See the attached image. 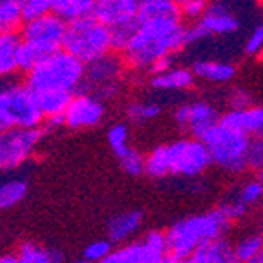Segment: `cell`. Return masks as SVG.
I'll return each mask as SVG.
<instances>
[{"label":"cell","mask_w":263,"mask_h":263,"mask_svg":"<svg viewBox=\"0 0 263 263\" xmlns=\"http://www.w3.org/2000/svg\"><path fill=\"white\" fill-rule=\"evenodd\" d=\"M185 29L181 16H157L141 21L136 35L123 51L126 68L136 71L150 70L154 62L172 57L185 46Z\"/></svg>","instance_id":"1"},{"label":"cell","mask_w":263,"mask_h":263,"mask_svg":"<svg viewBox=\"0 0 263 263\" xmlns=\"http://www.w3.org/2000/svg\"><path fill=\"white\" fill-rule=\"evenodd\" d=\"M230 225L232 223L218 209L179 219L164 232L166 256H172L181 261L189 259L201 243L225 238Z\"/></svg>","instance_id":"2"},{"label":"cell","mask_w":263,"mask_h":263,"mask_svg":"<svg viewBox=\"0 0 263 263\" xmlns=\"http://www.w3.org/2000/svg\"><path fill=\"white\" fill-rule=\"evenodd\" d=\"M84 79V64L64 49L44 57L31 71L26 73V86L33 93L44 91H66L75 95L81 90Z\"/></svg>","instance_id":"3"},{"label":"cell","mask_w":263,"mask_h":263,"mask_svg":"<svg viewBox=\"0 0 263 263\" xmlns=\"http://www.w3.org/2000/svg\"><path fill=\"white\" fill-rule=\"evenodd\" d=\"M44 117L35 93L24 82L8 79L0 84V132L9 128H42Z\"/></svg>","instance_id":"4"},{"label":"cell","mask_w":263,"mask_h":263,"mask_svg":"<svg viewBox=\"0 0 263 263\" xmlns=\"http://www.w3.org/2000/svg\"><path fill=\"white\" fill-rule=\"evenodd\" d=\"M62 49L88 66L114 51L110 29L95 21L93 16L68 24Z\"/></svg>","instance_id":"5"},{"label":"cell","mask_w":263,"mask_h":263,"mask_svg":"<svg viewBox=\"0 0 263 263\" xmlns=\"http://www.w3.org/2000/svg\"><path fill=\"white\" fill-rule=\"evenodd\" d=\"M249 139L251 137L241 132L230 130V128L216 123L199 141L209 150L212 164L236 176V174H243L247 170L245 154Z\"/></svg>","instance_id":"6"},{"label":"cell","mask_w":263,"mask_h":263,"mask_svg":"<svg viewBox=\"0 0 263 263\" xmlns=\"http://www.w3.org/2000/svg\"><path fill=\"white\" fill-rule=\"evenodd\" d=\"M168 156V176L196 179L212 166V159L206 146L196 137L172 141L166 144Z\"/></svg>","instance_id":"7"},{"label":"cell","mask_w":263,"mask_h":263,"mask_svg":"<svg viewBox=\"0 0 263 263\" xmlns=\"http://www.w3.org/2000/svg\"><path fill=\"white\" fill-rule=\"evenodd\" d=\"M42 137V128H9L0 132V172L22 168L35 156Z\"/></svg>","instance_id":"8"},{"label":"cell","mask_w":263,"mask_h":263,"mask_svg":"<svg viewBox=\"0 0 263 263\" xmlns=\"http://www.w3.org/2000/svg\"><path fill=\"white\" fill-rule=\"evenodd\" d=\"M124 62L119 55H106L91 64L84 66V79H82L81 90L84 93H93L101 101H108L119 95L121 77L124 73Z\"/></svg>","instance_id":"9"},{"label":"cell","mask_w":263,"mask_h":263,"mask_svg":"<svg viewBox=\"0 0 263 263\" xmlns=\"http://www.w3.org/2000/svg\"><path fill=\"white\" fill-rule=\"evenodd\" d=\"M68 24L62 22L53 13L33 21H26L21 28V41L35 51L41 59L62 49Z\"/></svg>","instance_id":"10"},{"label":"cell","mask_w":263,"mask_h":263,"mask_svg":"<svg viewBox=\"0 0 263 263\" xmlns=\"http://www.w3.org/2000/svg\"><path fill=\"white\" fill-rule=\"evenodd\" d=\"M239 26V18L227 6H223L221 2H214L206 6L205 13L185 29V46L216 35H232L238 31Z\"/></svg>","instance_id":"11"},{"label":"cell","mask_w":263,"mask_h":263,"mask_svg":"<svg viewBox=\"0 0 263 263\" xmlns=\"http://www.w3.org/2000/svg\"><path fill=\"white\" fill-rule=\"evenodd\" d=\"M104 115H106V106L101 99L95 97L93 93L77 91L66 108L62 121H64L66 128L79 132L99 126L103 123Z\"/></svg>","instance_id":"12"},{"label":"cell","mask_w":263,"mask_h":263,"mask_svg":"<svg viewBox=\"0 0 263 263\" xmlns=\"http://www.w3.org/2000/svg\"><path fill=\"white\" fill-rule=\"evenodd\" d=\"M218 119L219 115L216 108L206 101L179 104L174 111V121L177 123V126L189 130L196 139H201L206 132L218 123Z\"/></svg>","instance_id":"13"},{"label":"cell","mask_w":263,"mask_h":263,"mask_svg":"<svg viewBox=\"0 0 263 263\" xmlns=\"http://www.w3.org/2000/svg\"><path fill=\"white\" fill-rule=\"evenodd\" d=\"M91 16L108 29L117 28L137 18V0H95Z\"/></svg>","instance_id":"14"},{"label":"cell","mask_w":263,"mask_h":263,"mask_svg":"<svg viewBox=\"0 0 263 263\" xmlns=\"http://www.w3.org/2000/svg\"><path fill=\"white\" fill-rule=\"evenodd\" d=\"M143 227V212L141 210H124L114 214L106 221V236L111 245H126Z\"/></svg>","instance_id":"15"},{"label":"cell","mask_w":263,"mask_h":263,"mask_svg":"<svg viewBox=\"0 0 263 263\" xmlns=\"http://www.w3.org/2000/svg\"><path fill=\"white\" fill-rule=\"evenodd\" d=\"M218 123L225 128H230V130L241 132L249 137L263 136V106L229 110L219 117Z\"/></svg>","instance_id":"16"},{"label":"cell","mask_w":263,"mask_h":263,"mask_svg":"<svg viewBox=\"0 0 263 263\" xmlns=\"http://www.w3.org/2000/svg\"><path fill=\"white\" fill-rule=\"evenodd\" d=\"M163 258L164 256L150 251L143 243V239H139V241H130L126 245H121L119 249H114L99 263H161Z\"/></svg>","instance_id":"17"},{"label":"cell","mask_w":263,"mask_h":263,"mask_svg":"<svg viewBox=\"0 0 263 263\" xmlns=\"http://www.w3.org/2000/svg\"><path fill=\"white\" fill-rule=\"evenodd\" d=\"M194 73L189 68H170V70L163 71V73H157L150 77V86L157 91H164V93H170V91H185L190 90L194 86Z\"/></svg>","instance_id":"18"},{"label":"cell","mask_w":263,"mask_h":263,"mask_svg":"<svg viewBox=\"0 0 263 263\" xmlns=\"http://www.w3.org/2000/svg\"><path fill=\"white\" fill-rule=\"evenodd\" d=\"M189 259L192 263H239L234 249L225 238L201 243Z\"/></svg>","instance_id":"19"},{"label":"cell","mask_w":263,"mask_h":263,"mask_svg":"<svg viewBox=\"0 0 263 263\" xmlns=\"http://www.w3.org/2000/svg\"><path fill=\"white\" fill-rule=\"evenodd\" d=\"M190 71L194 73V77L216 82V84H225L236 77V66L219 61H196Z\"/></svg>","instance_id":"20"},{"label":"cell","mask_w":263,"mask_h":263,"mask_svg":"<svg viewBox=\"0 0 263 263\" xmlns=\"http://www.w3.org/2000/svg\"><path fill=\"white\" fill-rule=\"evenodd\" d=\"M18 263H64L66 254L61 249H48L41 243L24 241L15 252Z\"/></svg>","instance_id":"21"},{"label":"cell","mask_w":263,"mask_h":263,"mask_svg":"<svg viewBox=\"0 0 263 263\" xmlns=\"http://www.w3.org/2000/svg\"><path fill=\"white\" fill-rule=\"evenodd\" d=\"M21 46L18 33H0V79L8 81L18 71L16 68V51Z\"/></svg>","instance_id":"22"},{"label":"cell","mask_w":263,"mask_h":263,"mask_svg":"<svg viewBox=\"0 0 263 263\" xmlns=\"http://www.w3.org/2000/svg\"><path fill=\"white\" fill-rule=\"evenodd\" d=\"M29 192L24 177H2L0 179V212L18 206Z\"/></svg>","instance_id":"23"},{"label":"cell","mask_w":263,"mask_h":263,"mask_svg":"<svg viewBox=\"0 0 263 263\" xmlns=\"http://www.w3.org/2000/svg\"><path fill=\"white\" fill-rule=\"evenodd\" d=\"M93 6L95 0H55L53 15L66 24H73V22L91 16Z\"/></svg>","instance_id":"24"},{"label":"cell","mask_w":263,"mask_h":263,"mask_svg":"<svg viewBox=\"0 0 263 263\" xmlns=\"http://www.w3.org/2000/svg\"><path fill=\"white\" fill-rule=\"evenodd\" d=\"M24 22L22 0H0V33H18Z\"/></svg>","instance_id":"25"},{"label":"cell","mask_w":263,"mask_h":263,"mask_svg":"<svg viewBox=\"0 0 263 263\" xmlns=\"http://www.w3.org/2000/svg\"><path fill=\"white\" fill-rule=\"evenodd\" d=\"M144 176H148L150 179H164L168 176L166 144H159L144 156Z\"/></svg>","instance_id":"26"},{"label":"cell","mask_w":263,"mask_h":263,"mask_svg":"<svg viewBox=\"0 0 263 263\" xmlns=\"http://www.w3.org/2000/svg\"><path fill=\"white\" fill-rule=\"evenodd\" d=\"M161 111H163V106L156 101H132L126 106V117L134 124H144L157 119Z\"/></svg>","instance_id":"27"},{"label":"cell","mask_w":263,"mask_h":263,"mask_svg":"<svg viewBox=\"0 0 263 263\" xmlns=\"http://www.w3.org/2000/svg\"><path fill=\"white\" fill-rule=\"evenodd\" d=\"M232 249H234V254L239 263L249 261V259L254 258L256 254H259L263 251V230L243 236L236 245H232Z\"/></svg>","instance_id":"28"},{"label":"cell","mask_w":263,"mask_h":263,"mask_svg":"<svg viewBox=\"0 0 263 263\" xmlns=\"http://www.w3.org/2000/svg\"><path fill=\"white\" fill-rule=\"evenodd\" d=\"M106 141L117 159H119L121 156H124V154L132 148L130 146V130H128V126L124 123L111 124L106 132Z\"/></svg>","instance_id":"29"},{"label":"cell","mask_w":263,"mask_h":263,"mask_svg":"<svg viewBox=\"0 0 263 263\" xmlns=\"http://www.w3.org/2000/svg\"><path fill=\"white\" fill-rule=\"evenodd\" d=\"M234 194L247 209H251V206L263 201V181L258 179V177L245 181V183L239 186V190H236Z\"/></svg>","instance_id":"30"},{"label":"cell","mask_w":263,"mask_h":263,"mask_svg":"<svg viewBox=\"0 0 263 263\" xmlns=\"http://www.w3.org/2000/svg\"><path fill=\"white\" fill-rule=\"evenodd\" d=\"M139 24H141V21L139 18H136V21H130V22H126V24H121V26H117V28L110 29L114 51H121V53H123L124 48L128 46V42H130L132 37L136 35Z\"/></svg>","instance_id":"31"},{"label":"cell","mask_w":263,"mask_h":263,"mask_svg":"<svg viewBox=\"0 0 263 263\" xmlns=\"http://www.w3.org/2000/svg\"><path fill=\"white\" fill-rule=\"evenodd\" d=\"M119 166L126 176L141 177L144 176V156L136 148H130L124 156L119 157Z\"/></svg>","instance_id":"32"},{"label":"cell","mask_w":263,"mask_h":263,"mask_svg":"<svg viewBox=\"0 0 263 263\" xmlns=\"http://www.w3.org/2000/svg\"><path fill=\"white\" fill-rule=\"evenodd\" d=\"M218 210L223 214V216H225L227 219H229L230 223L239 221V219H243L247 214H249V209H247V206L239 201L234 192L229 194L227 197H223L221 203L218 205Z\"/></svg>","instance_id":"33"},{"label":"cell","mask_w":263,"mask_h":263,"mask_svg":"<svg viewBox=\"0 0 263 263\" xmlns=\"http://www.w3.org/2000/svg\"><path fill=\"white\" fill-rule=\"evenodd\" d=\"M245 164L247 170H254V172H261L263 170V136H256L249 139Z\"/></svg>","instance_id":"34"},{"label":"cell","mask_w":263,"mask_h":263,"mask_svg":"<svg viewBox=\"0 0 263 263\" xmlns=\"http://www.w3.org/2000/svg\"><path fill=\"white\" fill-rule=\"evenodd\" d=\"M111 251H114V245H111L108 239H95V241H90L84 247L82 259H86V261H90V263H99V261H103Z\"/></svg>","instance_id":"35"},{"label":"cell","mask_w":263,"mask_h":263,"mask_svg":"<svg viewBox=\"0 0 263 263\" xmlns=\"http://www.w3.org/2000/svg\"><path fill=\"white\" fill-rule=\"evenodd\" d=\"M53 6L55 0H22L24 21H33V18L53 13Z\"/></svg>","instance_id":"36"},{"label":"cell","mask_w":263,"mask_h":263,"mask_svg":"<svg viewBox=\"0 0 263 263\" xmlns=\"http://www.w3.org/2000/svg\"><path fill=\"white\" fill-rule=\"evenodd\" d=\"M229 104H230V110H245V108H251L252 93L247 88L236 86L229 95Z\"/></svg>","instance_id":"37"},{"label":"cell","mask_w":263,"mask_h":263,"mask_svg":"<svg viewBox=\"0 0 263 263\" xmlns=\"http://www.w3.org/2000/svg\"><path fill=\"white\" fill-rule=\"evenodd\" d=\"M263 51V24H258L245 41V53L249 57H256Z\"/></svg>","instance_id":"38"},{"label":"cell","mask_w":263,"mask_h":263,"mask_svg":"<svg viewBox=\"0 0 263 263\" xmlns=\"http://www.w3.org/2000/svg\"><path fill=\"white\" fill-rule=\"evenodd\" d=\"M143 243L150 251L157 252L161 256H166V238H164V232H161V230H150V232H146L143 238Z\"/></svg>","instance_id":"39"},{"label":"cell","mask_w":263,"mask_h":263,"mask_svg":"<svg viewBox=\"0 0 263 263\" xmlns=\"http://www.w3.org/2000/svg\"><path fill=\"white\" fill-rule=\"evenodd\" d=\"M206 0H190V2H186V4H183L179 8V13H181V18L183 16H186V18H190V21L196 22L199 16L205 13L206 9Z\"/></svg>","instance_id":"40"},{"label":"cell","mask_w":263,"mask_h":263,"mask_svg":"<svg viewBox=\"0 0 263 263\" xmlns=\"http://www.w3.org/2000/svg\"><path fill=\"white\" fill-rule=\"evenodd\" d=\"M170 68H172V57H163L157 62H154L152 68H150L148 71H150L152 75H157V73H163V71L170 70Z\"/></svg>","instance_id":"41"},{"label":"cell","mask_w":263,"mask_h":263,"mask_svg":"<svg viewBox=\"0 0 263 263\" xmlns=\"http://www.w3.org/2000/svg\"><path fill=\"white\" fill-rule=\"evenodd\" d=\"M0 263H18L15 254H2L0 256Z\"/></svg>","instance_id":"42"},{"label":"cell","mask_w":263,"mask_h":263,"mask_svg":"<svg viewBox=\"0 0 263 263\" xmlns=\"http://www.w3.org/2000/svg\"><path fill=\"white\" fill-rule=\"evenodd\" d=\"M245 263H263V251L259 252V254H256L254 258H251L249 261H245Z\"/></svg>","instance_id":"43"},{"label":"cell","mask_w":263,"mask_h":263,"mask_svg":"<svg viewBox=\"0 0 263 263\" xmlns=\"http://www.w3.org/2000/svg\"><path fill=\"white\" fill-rule=\"evenodd\" d=\"M161 263H183V261H181V259L172 258V256H164L163 261H161Z\"/></svg>","instance_id":"44"},{"label":"cell","mask_w":263,"mask_h":263,"mask_svg":"<svg viewBox=\"0 0 263 263\" xmlns=\"http://www.w3.org/2000/svg\"><path fill=\"white\" fill-rule=\"evenodd\" d=\"M170 2H174V4H176L177 8H181V6L186 4V2H190V0H170Z\"/></svg>","instance_id":"45"},{"label":"cell","mask_w":263,"mask_h":263,"mask_svg":"<svg viewBox=\"0 0 263 263\" xmlns=\"http://www.w3.org/2000/svg\"><path fill=\"white\" fill-rule=\"evenodd\" d=\"M68 263H90V261H86V259L79 258V259H71V261H68Z\"/></svg>","instance_id":"46"},{"label":"cell","mask_w":263,"mask_h":263,"mask_svg":"<svg viewBox=\"0 0 263 263\" xmlns=\"http://www.w3.org/2000/svg\"><path fill=\"white\" fill-rule=\"evenodd\" d=\"M258 179L263 181V170H261V172H258Z\"/></svg>","instance_id":"47"},{"label":"cell","mask_w":263,"mask_h":263,"mask_svg":"<svg viewBox=\"0 0 263 263\" xmlns=\"http://www.w3.org/2000/svg\"><path fill=\"white\" fill-rule=\"evenodd\" d=\"M183 263H192V261H190V259H183Z\"/></svg>","instance_id":"48"}]
</instances>
